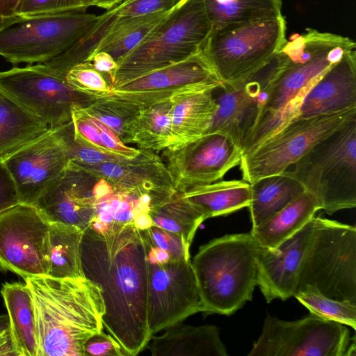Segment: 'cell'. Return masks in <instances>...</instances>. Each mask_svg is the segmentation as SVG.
I'll use <instances>...</instances> for the list:
<instances>
[{
  "instance_id": "6da1fadb",
  "label": "cell",
  "mask_w": 356,
  "mask_h": 356,
  "mask_svg": "<svg viewBox=\"0 0 356 356\" xmlns=\"http://www.w3.org/2000/svg\"><path fill=\"white\" fill-rule=\"evenodd\" d=\"M84 276L99 285L104 304V333L120 356H135L148 343V264L141 230L132 224L99 233L83 231Z\"/></svg>"
},
{
  "instance_id": "7a4b0ae2",
  "label": "cell",
  "mask_w": 356,
  "mask_h": 356,
  "mask_svg": "<svg viewBox=\"0 0 356 356\" xmlns=\"http://www.w3.org/2000/svg\"><path fill=\"white\" fill-rule=\"evenodd\" d=\"M286 40L272 59L262 67L265 83L261 107L243 154L252 151L281 130L298 114L311 87L355 42L348 37L307 29Z\"/></svg>"
},
{
  "instance_id": "3957f363",
  "label": "cell",
  "mask_w": 356,
  "mask_h": 356,
  "mask_svg": "<svg viewBox=\"0 0 356 356\" xmlns=\"http://www.w3.org/2000/svg\"><path fill=\"white\" fill-rule=\"evenodd\" d=\"M34 307L38 356H85L84 344L104 332L99 285L86 277L24 280Z\"/></svg>"
},
{
  "instance_id": "277c9868",
  "label": "cell",
  "mask_w": 356,
  "mask_h": 356,
  "mask_svg": "<svg viewBox=\"0 0 356 356\" xmlns=\"http://www.w3.org/2000/svg\"><path fill=\"white\" fill-rule=\"evenodd\" d=\"M258 248L250 232L226 234L199 248L191 263L202 312L230 315L252 300Z\"/></svg>"
},
{
  "instance_id": "5b68a950",
  "label": "cell",
  "mask_w": 356,
  "mask_h": 356,
  "mask_svg": "<svg viewBox=\"0 0 356 356\" xmlns=\"http://www.w3.org/2000/svg\"><path fill=\"white\" fill-rule=\"evenodd\" d=\"M212 29L202 0H181L154 32L117 63L112 90L200 51Z\"/></svg>"
},
{
  "instance_id": "8992f818",
  "label": "cell",
  "mask_w": 356,
  "mask_h": 356,
  "mask_svg": "<svg viewBox=\"0 0 356 356\" xmlns=\"http://www.w3.org/2000/svg\"><path fill=\"white\" fill-rule=\"evenodd\" d=\"M291 174L328 214L356 206V118L314 145Z\"/></svg>"
},
{
  "instance_id": "52a82bcc",
  "label": "cell",
  "mask_w": 356,
  "mask_h": 356,
  "mask_svg": "<svg viewBox=\"0 0 356 356\" xmlns=\"http://www.w3.org/2000/svg\"><path fill=\"white\" fill-rule=\"evenodd\" d=\"M306 285L328 298L356 302L355 226L314 216L313 236L301 262L296 292Z\"/></svg>"
},
{
  "instance_id": "ba28073f",
  "label": "cell",
  "mask_w": 356,
  "mask_h": 356,
  "mask_svg": "<svg viewBox=\"0 0 356 356\" xmlns=\"http://www.w3.org/2000/svg\"><path fill=\"white\" fill-rule=\"evenodd\" d=\"M286 40L282 15L213 29L202 51L223 84H231L265 66Z\"/></svg>"
},
{
  "instance_id": "9c48e42d",
  "label": "cell",
  "mask_w": 356,
  "mask_h": 356,
  "mask_svg": "<svg viewBox=\"0 0 356 356\" xmlns=\"http://www.w3.org/2000/svg\"><path fill=\"white\" fill-rule=\"evenodd\" d=\"M99 15L70 12L17 17L0 26V56L19 63H45L77 42Z\"/></svg>"
},
{
  "instance_id": "30bf717a",
  "label": "cell",
  "mask_w": 356,
  "mask_h": 356,
  "mask_svg": "<svg viewBox=\"0 0 356 356\" xmlns=\"http://www.w3.org/2000/svg\"><path fill=\"white\" fill-rule=\"evenodd\" d=\"M355 118L354 108L292 120L243 154L239 163L242 180L251 184L262 177L283 172L317 143Z\"/></svg>"
},
{
  "instance_id": "8fae6325",
  "label": "cell",
  "mask_w": 356,
  "mask_h": 356,
  "mask_svg": "<svg viewBox=\"0 0 356 356\" xmlns=\"http://www.w3.org/2000/svg\"><path fill=\"white\" fill-rule=\"evenodd\" d=\"M351 338L345 325L311 314L294 321L267 315L249 356H346Z\"/></svg>"
},
{
  "instance_id": "7c38bea8",
  "label": "cell",
  "mask_w": 356,
  "mask_h": 356,
  "mask_svg": "<svg viewBox=\"0 0 356 356\" xmlns=\"http://www.w3.org/2000/svg\"><path fill=\"white\" fill-rule=\"evenodd\" d=\"M0 89L50 127L72 121L74 106L86 107L95 100L72 88L42 64L0 72Z\"/></svg>"
},
{
  "instance_id": "4fadbf2b",
  "label": "cell",
  "mask_w": 356,
  "mask_h": 356,
  "mask_svg": "<svg viewBox=\"0 0 356 356\" xmlns=\"http://www.w3.org/2000/svg\"><path fill=\"white\" fill-rule=\"evenodd\" d=\"M50 222L33 204L0 213V268L22 277L48 276Z\"/></svg>"
},
{
  "instance_id": "5bb4252c",
  "label": "cell",
  "mask_w": 356,
  "mask_h": 356,
  "mask_svg": "<svg viewBox=\"0 0 356 356\" xmlns=\"http://www.w3.org/2000/svg\"><path fill=\"white\" fill-rule=\"evenodd\" d=\"M199 312H202V302L190 259L148 264L147 323L149 337Z\"/></svg>"
},
{
  "instance_id": "9a60e30c",
  "label": "cell",
  "mask_w": 356,
  "mask_h": 356,
  "mask_svg": "<svg viewBox=\"0 0 356 356\" xmlns=\"http://www.w3.org/2000/svg\"><path fill=\"white\" fill-rule=\"evenodd\" d=\"M162 156L173 190L184 193L222 179L239 165L243 151L228 137L213 133L166 148Z\"/></svg>"
},
{
  "instance_id": "2e32d148",
  "label": "cell",
  "mask_w": 356,
  "mask_h": 356,
  "mask_svg": "<svg viewBox=\"0 0 356 356\" xmlns=\"http://www.w3.org/2000/svg\"><path fill=\"white\" fill-rule=\"evenodd\" d=\"M21 204H33L67 167L70 156L63 124L2 159Z\"/></svg>"
},
{
  "instance_id": "e0dca14e",
  "label": "cell",
  "mask_w": 356,
  "mask_h": 356,
  "mask_svg": "<svg viewBox=\"0 0 356 356\" xmlns=\"http://www.w3.org/2000/svg\"><path fill=\"white\" fill-rule=\"evenodd\" d=\"M98 177L68 163L34 205L49 222L74 225L83 231L93 218V186Z\"/></svg>"
},
{
  "instance_id": "ac0fdd59",
  "label": "cell",
  "mask_w": 356,
  "mask_h": 356,
  "mask_svg": "<svg viewBox=\"0 0 356 356\" xmlns=\"http://www.w3.org/2000/svg\"><path fill=\"white\" fill-rule=\"evenodd\" d=\"M314 232V217L277 248L259 245L257 254V285L267 302L286 300L296 292L301 262Z\"/></svg>"
},
{
  "instance_id": "d6986e66",
  "label": "cell",
  "mask_w": 356,
  "mask_h": 356,
  "mask_svg": "<svg viewBox=\"0 0 356 356\" xmlns=\"http://www.w3.org/2000/svg\"><path fill=\"white\" fill-rule=\"evenodd\" d=\"M261 70L244 81L220 88L222 92L215 98L218 109L205 134H223L243 151L261 106L260 93L265 83Z\"/></svg>"
},
{
  "instance_id": "ffe728a7",
  "label": "cell",
  "mask_w": 356,
  "mask_h": 356,
  "mask_svg": "<svg viewBox=\"0 0 356 356\" xmlns=\"http://www.w3.org/2000/svg\"><path fill=\"white\" fill-rule=\"evenodd\" d=\"M140 149V154L131 159L119 158L95 165L70 162L90 175L105 179L115 190L148 193L152 200L173 191L163 161L152 150Z\"/></svg>"
},
{
  "instance_id": "44dd1931",
  "label": "cell",
  "mask_w": 356,
  "mask_h": 356,
  "mask_svg": "<svg viewBox=\"0 0 356 356\" xmlns=\"http://www.w3.org/2000/svg\"><path fill=\"white\" fill-rule=\"evenodd\" d=\"M202 49L191 56L126 82L116 92L165 91L173 95L215 90L223 86Z\"/></svg>"
},
{
  "instance_id": "7402d4cb",
  "label": "cell",
  "mask_w": 356,
  "mask_h": 356,
  "mask_svg": "<svg viewBox=\"0 0 356 356\" xmlns=\"http://www.w3.org/2000/svg\"><path fill=\"white\" fill-rule=\"evenodd\" d=\"M354 108H356L355 49L347 51L311 87L295 118H309Z\"/></svg>"
},
{
  "instance_id": "603a6c76",
  "label": "cell",
  "mask_w": 356,
  "mask_h": 356,
  "mask_svg": "<svg viewBox=\"0 0 356 356\" xmlns=\"http://www.w3.org/2000/svg\"><path fill=\"white\" fill-rule=\"evenodd\" d=\"M146 347L153 356H227L217 327L192 326L178 322L153 334Z\"/></svg>"
},
{
  "instance_id": "cb8c5ba5",
  "label": "cell",
  "mask_w": 356,
  "mask_h": 356,
  "mask_svg": "<svg viewBox=\"0 0 356 356\" xmlns=\"http://www.w3.org/2000/svg\"><path fill=\"white\" fill-rule=\"evenodd\" d=\"M213 90L185 92L173 97L171 137L175 147L204 136L218 109Z\"/></svg>"
},
{
  "instance_id": "d4e9b609",
  "label": "cell",
  "mask_w": 356,
  "mask_h": 356,
  "mask_svg": "<svg viewBox=\"0 0 356 356\" xmlns=\"http://www.w3.org/2000/svg\"><path fill=\"white\" fill-rule=\"evenodd\" d=\"M1 293L9 318V332L16 356H38L35 314L28 286L5 283Z\"/></svg>"
},
{
  "instance_id": "484cf974",
  "label": "cell",
  "mask_w": 356,
  "mask_h": 356,
  "mask_svg": "<svg viewBox=\"0 0 356 356\" xmlns=\"http://www.w3.org/2000/svg\"><path fill=\"white\" fill-rule=\"evenodd\" d=\"M319 209L315 197L305 191L265 222L252 228L250 233L259 246L277 248L300 230Z\"/></svg>"
},
{
  "instance_id": "4316f807",
  "label": "cell",
  "mask_w": 356,
  "mask_h": 356,
  "mask_svg": "<svg viewBox=\"0 0 356 356\" xmlns=\"http://www.w3.org/2000/svg\"><path fill=\"white\" fill-rule=\"evenodd\" d=\"M49 128L0 89V159L35 140Z\"/></svg>"
},
{
  "instance_id": "83f0119b",
  "label": "cell",
  "mask_w": 356,
  "mask_h": 356,
  "mask_svg": "<svg viewBox=\"0 0 356 356\" xmlns=\"http://www.w3.org/2000/svg\"><path fill=\"white\" fill-rule=\"evenodd\" d=\"M251 200L248 207L252 228L280 211L305 191L303 185L289 170L262 177L250 184Z\"/></svg>"
},
{
  "instance_id": "f1b7e54d",
  "label": "cell",
  "mask_w": 356,
  "mask_h": 356,
  "mask_svg": "<svg viewBox=\"0 0 356 356\" xmlns=\"http://www.w3.org/2000/svg\"><path fill=\"white\" fill-rule=\"evenodd\" d=\"M182 194L205 219L248 207L251 200L250 184L243 180L217 181L193 187Z\"/></svg>"
},
{
  "instance_id": "f546056e",
  "label": "cell",
  "mask_w": 356,
  "mask_h": 356,
  "mask_svg": "<svg viewBox=\"0 0 356 356\" xmlns=\"http://www.w3.org/2000/svg\"><path fill=\"white\" fill-rule=\"evenodd\" d=\"M174 97L145 106L129 126L126 143H135L139 149L152 151L168 148Z\"/></svg>"
},
{
  "instance_id": "4dcf8cb0",
  "label": "cell",
  "mask_w": 356,
  "mask_h": 356,
  "mask_svg": "<svg viewBox=\"0 0 356 356\" xmlns=\"http://www.w3.org/2000/svg\"><path fill=\"white\" fill-rule=\"evenodd\" d=\"M149 214L152 225L179 234L190 246L197 228L206 220L182 193L175 191L153 201Z\"/></svg>"
},
{
  "instance_id": "1f68e13d",
  "label": "cell",
  "mask_w": 356,
  "mask_h": 356,
  "mask_svg": "<svg viewBox=\"0 0 356 356\" xmlns=\"http://www.w3.org/2000/svg\"><path fill=\"white\" fill-rule=\"evenodd\" d=\"M83 230L60 222L49 225V268L48 276L55 278L85 277L81 247Z\"/></svg>"
},
{
  "instance_id": "d6a6232c",
  "label": "cell",
  "mask_w": 356,
  "mask_h": 356,
  "mask_svg": "<svg viewBox=\"0 0 356 356\" xmlns=\"http://www.w3.org/2000/svg\"><path fill=\"white\" fill-rule=\"evenodd\" d=\"M174 8L165 12L113 22L106 37L92 55L99 51H105L118 63L154 32Z\"/></svg>"
},
{
  "instance_id": "836d02e7",
  "label": "cell",
  "mask_w": 356,
  "mask_h": 356,
  "mask_svg": "<svg viewBox=\"0 0 356 356\" xmlns=\"http://www.w3.org/2000/svg\"><path fill=\"white\" fill-rule=\"evenodd\" d=\"M213 29L282 16L281 0H202Z\"/></svg>"
},
{
  "instance_id": "e575fe53",
  "label": "cell",
  "mask_w": 356,
  "mask_h": 356,
  "mask_svg": "<svg viewBox=\"0 0 356 356\" xmlns=\"http://www.w3.org/2000/svg\"><path fill=\"white\" fill-rule=\"evenodd\" d=\"M144 107L122 94L112 92L83 108L90 116L110 127L125 144L129 126Z\"/></svg>"
},
{
  "instance_id": "d590c367",
  "label": "cell",
  "mask_w": 356,
  "mask_h": 356,
  "mask_svg": "<svg viewBox=\"0 0 356 356\" xmlns=\"http://www.w3.org/2000/svg\"><path fill=\"white\" fill-rule=\"evenodd\" d=\"M293 297L311 314L356 329V302L328 298L312 285H306Z\"/></svg>"
},
{
  "instance_id": "8d00e7d4",
  "label": "cell",
  "mask_w": 356,
  "mask_h": 356,
  "mask_svg": "<svg viewBox=\"0 0 356 356\" xmlns=\"http://www.w3.org/2000/svg\"><path fill=\"white\" fill-rule=\"evenodd\" d=\"M181 0H122L99 15L92 26V33L100 40L106 37L111 25L120 20L145 16L172 10Z\"/></svg>"
},
{
  "instance_id": "74e56055",
  "label": "cell",
  "mask_w": 356,
  "mask_h": 356,
  "mask_svg": "<svg viewBox=\"0 0 356 356\" xmlns=\"http://www.w3.org/2000/svg\"><path fill=\"white\" fill-rule=\"evenodd\" d=\"M66 82L74 90L97 99L112 93L111 78L97 70L90 61L73 66L65 76Z\"/></svg>"
},
{
  "instance_id": "f35d334b",
  "label": "cell",
  "mask_w": 356,
  "mask_h": 356,
  "mask_svg": "<svg viewBox=\"0 0 356 356\" xmlns=\"http://www.w3.org/2000/svg\"><path fill=\"white\" fill-rule=\"evenodd\" d=\"M141 234L145 243L168 254L172 260L190 259V245L179 234L154 225Z\"/></svg>"
},
{
  "instance_id": "ab89813d",
  "label": "cell",
  "mask_w": 356,
  "mask_h": 356,
  "mask_svg": "<svg viewBox=\"0 0 356 356\" xmlns=\"http://www.w3.org/2000/svg\"><path fill=\"white\" fill-rule=\"evenodd\" d=\"M93 6L95 0H24L17 17L83 12Z\"/></svg>"
},
{
  "instance_id": "60d3db41",
  "label": "cell",
  "mask_w": 356,
  "mask_h": 356,
  "mask_svg": "<svg viewBox=\"0 0 356 356\" xmlns=\"http://www.w3.org/2000/svg\"><path fill=\"white\" fill-rule=\"evenodd\" d=\"M72 122L75 140L102 152L110 154L101 140L97 127L83 107L74 106L72 108Z\"/></svg>"
},
{
  "instance_id": "b9f144b4",
  "label": "cell",
  "mask_w": 356,
  "mask_h": 356,
  "mask_svg": "<svg viewBox=\"0 0 356 356\" xmlns=\"http://www.w3.org/2000/svg\"><path fill=\"white\" fill-rule=\"evenodd\" d=\"M89 116L97 127L101 140L110 154L128 159H134L140 154V149L127 146L110 127L90 115Z\"/></svg>"
},
{
  "instance_id": "7bdbcfd3",
  "label": "cell",
  "mask_w": 356,
  "mask_h": 356,
  "mask_svg": "<svg viewBox=\"0 0 356 356\" xmlns=\"http://www.w3.org/2000/svg\"><path fill=\"white\" fill-rule=\"evenodd\" d=\"M21 204L15 181L0 159V213Z\"/></svg>"
},
{
  "instance_id": "ee69618b",
  "label": "cell",
  "mask_w": 356,
  "mask_h": 356,
  "mask_svg": "<svg viewBox=\"0 0 356 356\" xmlns=\"http://www.w3.org/2000/svg\"><path fill=\"white\" fill-rule=\"evenodd\" d=\"M85 356H120L108 337L102 332L90 337L84 344Z\"/></svg>"
},
{
  "instance_id": "f6af8a7d",
  "label": "cell",
  "mask_w": 356,
  "mask_h": 356,
  "mask_svg": "<svg viewBox=\"0 0 356 356\" xmlns=\"http://www.w3.org/2000/svg\"><path fill=\"white\" fill-rule=\"evenodd\" d=\"M86 60L90 61L97 70L109 76L111 80V76L117 68V63L110 54L105 51H99Z\"/></svg>"
},
{
  "instance_id": "bcb514c9",
  "label": "cell",
  "mask_w": 356,
  "mask_h": 356,
  "mask_svg": "<svg viewBox=\"0 0 356 356\" xmlns=\"http://www.w3.org/2000/svg\"><path fill=\"white\" fill-rule=\"evenodd\" d=\"M24 0H0V26L15 19Z\"/></svg>"
},
{
  "instance_id": "7dc6e473",
  "label": "cell",
  "mask_w": 356,
  "mask_h": 356,
  "mask_svg": "<svg viewBox=\"0 0 356 356\" xmlns=\"http://www.w3.org/2000/svg\"><path fill=\"white\" fill-rule=\"evenodd\" d=\"M0 355H15L9 330L0 335Z\"/></svg>"
},
{
  "instance_id": "c3c4849f",
  "label": "cell",
  "mask_w": 356,
  "mask_h": 356,
  "mask_svg": "<svg viewBox=\"0 0 356 356\" xmlns=\"http://www.w3.org/2000/svg\"><path fill=\"white\" fill-rule=\"evenodd\" d=\"M122 0H95V6L108 10L116 6Z\"/></svg>"
},
{
  "instance_id": "681fc988",
  "label": "cell",
  "mask_w": 356,
  "mask_h": 356,
  "mask_svg": "<svg viewBox=\"0 0 356 356\" xmlns=\"http://www.w3.org/2000/svg\"><path fill=\"white\" fill-rule=\"evenodd\" d=\"M10 323L8 314L0 315V335L9 330Z\"/></svg>"
}]
</instances>
